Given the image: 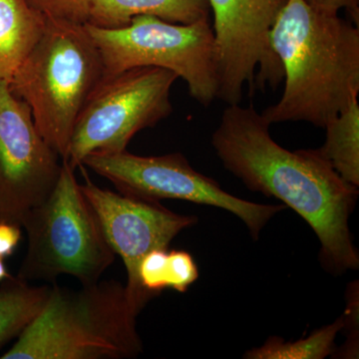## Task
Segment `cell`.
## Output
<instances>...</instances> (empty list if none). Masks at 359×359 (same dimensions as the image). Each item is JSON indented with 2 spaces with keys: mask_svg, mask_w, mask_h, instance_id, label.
<instances>
[{
  "mask_svg": "<svg viewBox=\"0 0 359 359\" xmlns=\"http://www.w3.org/2000/svg\"><path fill=\"white\" fill-rule=\"evenodd\" d=\"M252 105H226L212 146L224 167L250 190L282 201L313 229L323 268L341 275L359 266L349 230L358 188L344 181L318 149L294 152L278 145Z\"/></svg>",
  "mask_w": 359,
  "mask_h": 359,
  "instance_id": "6da1fadb",
  "label": "cell"
},
{
  "mask_svg": "<svg viewBox=\"0 0 359 359\" xmlns=\"http://www.w3.org/2000/svg\"><path fill=\"white\" fill-rule=\"evenodd\" d=\"M282 65L280 100L262 112L269 125L306 122L325 128L359 94V27L289 0L269 34Z\"/></svg>",
  "mask_w": 359,
  "mask_h": 359,
  "instance_id": "7a4b0ae2",
  "label": "cell"
},
{
  "mask_svg": "<svg viewBox=\"0 0 359 359\" xmlns=\"http://www.w3.org/2000/svg\"><path fill=\"white\" fill-rule=\"evenodd\" d=\"M138 311L121 283L96 282L80 290L50 287L37 318L1 359H124L143 344Z\"/></svg>",
  "mask_w": 359,
  "mask_h": 359,
  "instance_id": "3957f363",
  "label": "cell"
},
{
  "mask_svg": "<svg viewBox=\"0 0 359 359\" xmlns=\"http://www.w3.org/2000/svg\"><path fill=\"white\" fill-rule=\"evenodd\" d=\"M102 78L100 52L85 25L47 18L41 37L8 84L63 160L78 115Z\"/></svg>",
  "mask_w": 359,
  "mask_h": 359,
  "instance_id": "277c9868",
  "label": "cell"
},
{
  "mask_svg": "<svg viewBox=\"0 0 359 359\" xmlns=\"http://www.w3.org/2000/svg\"><path fill=\"white\" fill-rule=\"evenodd\" d=\"M74 171L62 160L50 194L21 221L28 238L27 252L18 273L21 280L54 283L58 276L67 275L90 285L98 282L114 263L115 252Z\"/></svg>",
  "mask_w": 359,
  "mask_h": 359,
  "instance_id": "5b68a950",
  "label": "cell"
},
{
  "mask_svg": "<svg viewBox=\"0 0 359 359\" xmlns=\"http://www.w3.org/2000/svg\"><path fill=\"white\" fill-rule=\"evenodd\" d=\"M85 27L100 52L103 78L136 67L164 68L186 82L201 105L208 107L216 100V47L210 20L179 25L139 15L125 27L109 29L89 23Z\"/></svg>",
  "mask_w": 359,
  "mask_h": 359,
  "instance_id": "8992f818",
  "label": "cell"
},
{
  "mask_svg": "<svg viewBox=\"0 0 359 359\" xmlns=\"http://www.w3.org/2000/svg\"><path fill=\"white\" fill-rule=\"evenodd\" d=\"M178 76L160 67H136L102 78L78 115L63 161L76 169L94 154L126 150L132 138L173 113Z\"/></svg>",
  "mask_w": 359,
  "mask_h": 359,
  "instance_id": "52a82bcc",
  "label": "cell"
},
{
  "mask_svg": "<svg viewBox=\"0 0 359 359\" xmlns=\"http://www.w3.org/2000/svg\"><path fill=\"white\" fill-rule=\"evenodd\" d=\"M82 166L109 180L123 195L149 201L183 200L226 210L244 222L255 240L269 219L287 208L257 204L226 193L215 180L196 171L181 153L143 157L125 150L90 155Z\"/></svg>",
  "mask_w": 359,
  "mask_h": 359,
  "instance_id": "ba28073f",
  "label": "cell"
},
{
  "mask_svg": "<svg viewBox=\"0 0 359 359\" xmlns=\"http://www.w3.org/2000/svg\"><path fill=\"white\" fill-rule=\"evenodd\" d=\"M289 0H208L216 47L217 99L240 104L245 87L276 89L280 60L269 43L271 28Z\"/></svg>",
  "mask_w": 359,
  "mask_h": 359,
  "instance_id": "9c48e42d",
  "label": "cell"
},
{
  "mask_svg": "<svg viewBox=\"0 0 359 359\" xmlns=\"http://www.w3.org/2000/svg\"><path fill=\"white\" fill-rule=\"evenodd\" d=\"M59 158L27 104L0 81V222L21 226L23 217L46 199L60 175Z\"/></svg>",
  "mask_w": 359,
  "mask_h": 359,
  "instance_id": "30bf717a",
  "label": "cell"
},
{
  "mask_svg": "<svg viewBox=\"0 0 359 359\" xmlns=\"http://www.w3.org/2000/svg\"><path fill=\"white\" fill-rule=\"evenodd\" d=\"M84 176L85 184L80 188L93 208L111 249L123 259L128 278L125 287L141 313L155 297L142 287L139 280L142 259L151 250L168 249L182 231L197 223V218L170 211L159 201L104 190L90 181L86 173Z\"/></svg>",
  "mask_w": 359,
  "mask_h": 359,
  "instance_id": "8fae6325",
  "label": "cell"
},
{
  "mask_svg": "<svg viewBox=\"0 0 359 359\" xmlns=\"http://www.w3.org/2000/svg\"><path fill=\"white\" fill-rule=\"evenodd\" d=\"M208 0H92L89 25L121 28L134 18L151 15L168 22L191 25L210 20Z\"/></svg>",
  "mask_w": 359,
  "mask_h": 359,
  "instance_id": "7c38bea8",
  "label": "cell"
},
{
  "mask_svg": "<svg viewBox=\"0 0 359 359\" xmlns=\"http://www.w3.org/2000/svg\"><path fill=\"white\" fill-rule=\"evenodd\" d=\"M26 0H0V81H11L46 26Z\"/></svg>",
  "mask_w": 359,
  "mask_h": 359,
  "instance_id": "4fadbf2b",
  "label": "cell"
},
{
  "mask_svg": "<svg viewBox=\"0 0 359 359\" xmlns=\"http://www.w3.org/2000/svg\"><path fill=\"white\" fill-rule=\"evenodd\" d=\"M50 287H34L18 276L0 285V346L18 337L44 308Z\"/></svg>",
  "mask_w": 359,
  "mask_h": 359,
  "instance_id": "5bb4252c",
  "label": "cell"
},
{
  "mask_svg": "<svg viewBox=\"0 0 359 359\" xmlns=\"http://www.w3.org/2000/svg\"><path fill=\"white\" fill-rule=\"evenodd\" d=\"M348 107L325 125L327 139L318 148L337 173L347 183L359 187V104Z\"/></svg>",
  "mask_w": 359,
  "mask_h": 359,
  "instance_id": "9a60e30c",
  "label": "cell"
},
{
  "mask_svg": "<svg viewBox=\"0 0 359 359\" xmlns=\"http://www.w3.org/2000/svg\"><path fill=\"white\" fill-rule=\"evenodd\" d=\"M344 328V316L332 325L313 332L306 339L285 342L280 337H271L263 346L245 353L252 359H323L334 351V339Z\"/></svg>",
  "mask_w": 359,
  "mask_h": 359,
  "instance_id": "2e32d148",
  "label": "cell"
},
{
  "mask_svg": "<svg viewBox=\"0 0 359 359\" xmlns=\"http://www.w3.org/2000/svg\"><path fill=\"white\" fill-rule=\"evenodd\" d=\"M198 278L197 264L188 252L167 250L160 269V283L163 290L173 289L186 292Z\"/></svg>",
  "mask_w": 359,
  "mask_h": 359,
  "instance_id": "e0dca14e",
  "label": "cell"
},
{
  "mask_svg": "<svg viewBox=\"0 0 359 359\" xmlns=\"http://www.w3.org/2000/svg\"><path fill=\"white\" fill-rule=\"evenodd\" d=\"M32 8L49 20L85 25L88 22L92 0H26Z\"/></svg>",
  "mask_w": 359,
  "mask_h": 359,
  "instance_id": "ac0fdd59",
  "label": "cell"
},
{
  "mask_svg": "<svg viewBox=\"0 0 359 359\" xmlns=\"http://www.w3.org/2000/svg\"><path fill=\"white\" fill-rule=\"evenodd\" d=\"M309 6L313 7L320 13L339 14L340 11L344 9L351 21L355 25L359 23V0H304Z\"/></svg>",
  "mask_w": 359,
  "mask_h": 359,
  "instance_id": "d6986e66",
  "label": "cell"
},
{
  "mask_svg": "<svg viewBox=\"0 0 359 359\" xmlns=\"http://www.w3.org/2000/svg\"><path fill=\"white\" fill-rule=\"evenodd\" d=\"M21 240V226L11 222H0V257H11Z\"/></svg>",
  "mask_w": 359,
  "mask_h": 359,
  "instance_id": "ffe728a7",
  "label": "cell"
},
{
  "mask_svg": "<svg viewBox=\"0 0 359 359\" xmlns=\"http://www.w3.org/2000/svg\"><path fill=\"white\" fill-rule=\"evenodd\" d=\"M4 257H0V283L4 282L6 278H11V275L7 271Z\"/></svg>",
  "mask_w": 359,
  "mask_h": 359,
  "instance_id": "44dd1931",
  "label": "cell"
}]
</instances>
